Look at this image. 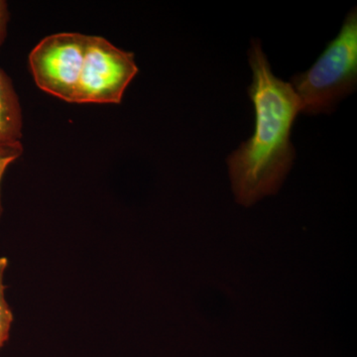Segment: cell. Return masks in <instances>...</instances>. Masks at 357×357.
Instances as JSON below:
<instances>
[{
  "instance_id": "1",
  "label": "cell",
  "mask_w": 357,
  "mask_h": 357,
  "mask_svg": "<svg viewBox=\"0 0 357 357\" xmlns=\"http://www.w3.org/2000/svg\"><path fill=\"white\" fill-rule=\"evenodd\" d=\"M248 60L252 70L248 95L255 105V132L227 158L232 191L236 203L243 206H253L280 190L296 157L291 132L301 114L292 86L275 76L259 40L251 41Z\"/></svg>"
},
{
  "instance_id": "2",
  "label": "cell",
  "mask_w": 357,
  "mask_h": 357,
  "mask_svg": "<svg viewBox=\"0 0 357 357\" xmlns=\"http://www.w3.org/2000/svg\"><path fill=\"white\" fill-rule=\"evenodd\" d=\"M307 115L332 114L338 102L354 93L357 86V13L347 14L340 33L328 44L317 62L291 79Z\"/></svg>"
},
{
  "instance_id": "3",
  "label": "cell",
  "mask_w": 357,
  "mask_h": 357,
  "mask_svg": "<svg viewBox=\"0 0 357 357\" xmlns=\"http://www.w3.org/2000/svg\"><path fill=\"white\" fill-rule=\"evenodd\" d=\"M137 73L133 53L89 36L74 103H121Z\"/></svg>"
},
{
  "instance_id": "4",
  "label": "cell",
  "mask_w": 357,
  "mask_h": 357,
  "mask_svg": "<svg viewBox=\"0 0 357 357\" xmlns=\"http://www.w3.org/2000/svg\"><path fill=\"white\" fill-rule=\"evenodd\" d=\"M88 37L79 33H58L35 46L29 55V66L40 89L74 103Z\"/></svg>"
},
{
  "instance_id": "5",
  "label": "cell",
  "mask_w": 357,
  "mask_h": 357,
  "mask_svg": "<svg viewBox=\"0 0 357 357\" xmlns=\"http://www.w3.org/2000/svg\"><path fill=\"white\" fill-rule=\"evenodd\" d=\"M22 112L8 75L0 68V144L21 142Z\"/></svg>"
},
{
  "instance_id": "6",
  "label": "cell",
  "mask_w": 357,
  "mask_h": 357,
  "mask_svg": "<svg viewBox=\"0 0 357 357\" xmlns=\"http://www.w3.org/2000/svg\"><path fill=\"white\" fill-rule=\"evenodd\" d=\"M7 267L6 258H0V349L9 337L13 316L4 296L3 275Z\"/></svg>"
},
{
  "instance_id": "7",
  "label": "cell",
  "mask_w": 357,
  "mask_h": 357,
  "mask_svg": "<svg viewBox=\"0 0 357 357\" xmlns=\"http://www.w3.org/2000/svg\"><path fill=\"white\" fill-rule=\"evenodd\" d=\"M23 153V145L21 142L10 144H0V217L2 213L1 182L8 167L20 158Z\"/></svg>"
},
{
  "instance_id": "8",
  "label": "cell",
  "mask_w": 357,
  "mask_h": 357,
  "mask_svg": "<svg viewBox=\"0 0 357 357\" xmlns=\"http://www.w3.org/2000/svg\"><path fill=\"white\" fill-rule=\"evenodd\" d=\"M9 18H10V13H9L8 4L4 0H0V48L6 41Z\"/></svg>"
}]
</instances>
